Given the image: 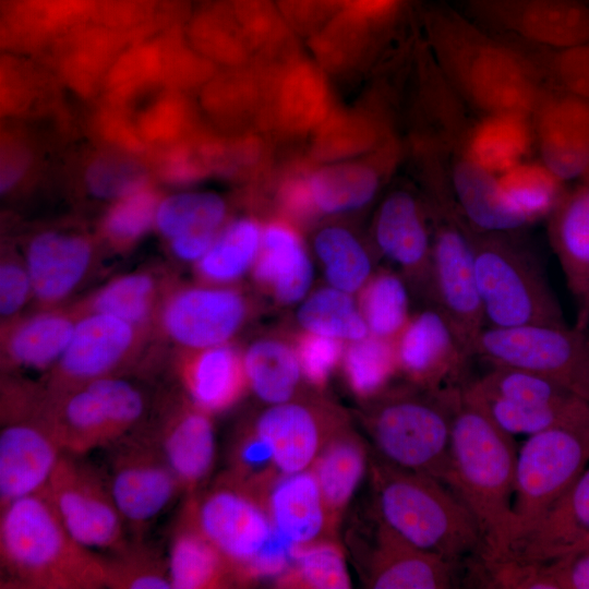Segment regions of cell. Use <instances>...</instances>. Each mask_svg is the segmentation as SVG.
I'll list each match as a JSON object with an SVG mask.
<instances>
[{
	"label": "cell",
	"instance_id": "cell-8",
	"mask_svg": "<svg viewBox=\"0 0 589 589\" xmlns=\"http://www.w3.org/2000/svg\"><path fill=\"white\" fill-rule=\"evenodd\" d=\"M588 465L589 414L528 437L517 455L513 543L533 526Z\"/></svg>",
	"mask_w": 589,
	"mask_h": 589
},
{
	"label": "cell",
	"instance_id": "cell-56",
	"mask_svg": "<svg viewBox=\"0 0 589 589\" xmlns=\"http://www.w3.org/2000/svg\"><path fill=\"white\" fill-rule=\"evenodd\" d=\"M552 589H589V552L545 562Z\"/></svg>",
	"mask_w": 589,
	"mask_h": 589
},
{
	"label": "cell",
	"instance_id": "cell-32",
	"mask_svg": "<svg viewBox=\"0 0 589 589\" xmlns=\"http://www.w3.org/2000/svg\"><path fill=\"white\" fill-rule=\"evenodd\" d=\"M254 276L271 286L281 302L291 303L303 297L312 281V265L293 230L279 224L263 230Z\"/></svg>",
	"mask_w": 589,
	"mask_h": 589
},
{
	"label": "cell",
	"instance_id": "cell-60",
	"mask_svg": "<svg viewBox=\"0 0 589 589\" xmlns=\"http://www.w3.org/2000/svg\"><path fill=\"white\" fill-rule=\"evenodd\" d=\"M588 317H589V303H588V306H587V310H586V313H585L584 317L580 318L578 322L587 323Z\"/></svg>",
	"mask_w": 589,
	"mask_h": 589
},
{
	"label": "cell",
	"instance_id": "cell-30",
	"mask_svg": "<svg viewBox=\"0 0 589 589\" xmlns=\"http://www.w3.org/2000/svg\"><path fill=\"white\" fill-rule=\"evenodd\" d=\"M75 322L63 312L47 311L7 325L1 337L2 365L51 370L67 349Z\"/></svg>",
	"mask_w": 589,
	"mask_h": 589
},
{
	"label": "cell",
	"instance_id": "cell-7",
	"mask_svg": "<svg viewBox=\"0 0 589 589\" xmlns=\"http://www.w3.org/2000/svg\"><path fill=\"white\" fill-rule=\"evenodd\" d=\"M473 356L492 366L538 374L589 401V332L585 323L485 326L476 338Z\"/></svg>",
	"mask_w": 589,
	"mask_h": 589
},
{
	"label": "cell",
	"instance_id": "cell-14",
	"mask_svg": "<svg viewBox=\"0 0 589 589\" xmlns=\"http://www.w3.org/2000/svg\"><path fill=\"white\" fill-rule=\"evenodd\" d=\"M482 26L544 48L589 44L587 0H468Z\"/></svg>",
	"mask_w": 589,
	"mask_h": 589
},
{
	"label": "cell",
	"instance_id": "cell-54",
	"mask_svg": "<svg viewBox=\"0 0 589 589\" xmlns=\"http://www.w3.org/2000/svg\"><path fill=\"white\" fill-rule=\"evenodd\" d=\"M296 546L274 528L266 544L243 570L239 585H251L266 577H280L291 566Z\"/></svg>",
	"mask_w": 589,
	"mask_h": 589
},
{
	"label": "cell",
	"instance_id": "cell-22",
	"mask_svg": "<svg viewBox=\"0 0 589 589\" xmlns=\"http://www.w3.org/2000/svg\"><path fill=\"white\" fill-rule=\"evenodd\" d=\"M94 254V243L84 233L46 230L35 235L25 251L33 296L46 305L65 299L87 275Z\"/></svg>",
	"mask_w": 589,
	"mask_h": 589
},
{
	"label": "cell",
	"instance_id": "cell-31",
	"mask_svg": "<svg viewBox=\"0 0 589 589\" xmlns=\"http://www.w3.org/2000/svg\"><path fill=\"white\" fill-rule=\"evenodd\" d=\"M167 564L172 589H213L235 585L227 562L199 529L185 505L170 540Z\"/></svg>",
	"mask_w": 589,
	"mask_h": 589
},
{
	"label": "cell",
	"instance_id": "cell-26",
	"mask_svg": "<svg viewBox=\"0 0 589 589\" xmlns=\"http://www.w3.org/2000/svg\"><path fill=\"white\" fill-rule=\"evenodd\" d=\"M548 237L582 318L589 303V177L564 192L551 209Z\"/></svg>",
	"mask_w": 589,
	"mask_h": 589
},
{
	"label": "cell",
	"instance_id": "cell-55",
	"mask_svg": "<svg viewBox=\"0 0 589 589\" xmlns=\"http://www.w3.org/2000/svg\"><path fill=\"white\" fill-rule=\"evenodd\" d=\"M33 296L32 281L25 263L4 257L0 266V314L9 318Z\"/></svg>",
	"mask_w": 589,
	"mask_h": 589
},
{
	"label": "cell",
	"instance_id": "cell-16",
	"mask_svg": "<svg viewBox=\"0 0 589 589\" xmlns=\"http://www.w3.org/2000/svg\"><path fill=\"white\" fill-rule=\"evenodd\" d=\"M345 412L326 404L289 400L271 405L252 422L280 474L311 468L324 445L348 425Z\"/></svg>",
	"mask_w": 589,
	"mask_h": 589
},
{
	"label": "cell",
	"instance_id": "cell-42",
	"mask_svg": "<svg viewBox=\"0 0 589 589\" xmlns=\"http://www.w3.org/2000/svg\"><path fill=\"white\" fill-rule=\"evenodd\" d=\"M314 245L334 288L349 293L369 281L370 257L349 231L339 227L325 228L315 237Z\"/></svg>",
	"mask_w": 589,
	"mask_h": 589
},
{
	"label": "cell",
	"instance_id": "cell-2",
	"mask_svg": "<svg viewBox=\"0 0 589 589\" xmlns=\"http://www.w3.org/2000/svg\"><path fill=\"white\" fill-rule=\"evenodd\" d=\"M430 26L450 83L467 100L486 113L534 117L552 88L509 38L449 8L434 10Z\"/></svg>",
	"mask_w": 589,
	"mask_h": 589
},
{
	"label": "cell",
	"instance_id": "cell-24",
	"mask_svg": "<svg viewBox=\"0 0 589 589\" xmlns=\"http://www.w3.org/2000/svg\"><path fill=\"white\" fill-rule=\"evenodd\" d=\"M273 527L297 545L333 539L337 524L311 468L279 474L260 495Z\"/></svg>",
	"mask_w": 589,
	"mask_h": 589
},
{
	"label": "cell",
	"instance_id": "cell-10",
	"mask_svg": "<svg viewBox=\"0 0 589 589\" xmlns=\"http://www.w3.org/2000/svg\"><path fill=\"white\" fill-rule=\"evenodd\" d=\"M194 522L227 562L235 585L268 541L274 527L263 503L229 473L202 496L189 495Z\"/></svg>",
	"mask_w": 589,
	"mask_h": 589
},
{
	"label": "cell",
	"instance_id": "cell-13",
	"mask_svg": "<svg viewBox=\"0 0 589 589\" xmlns=\"http://www.w3.org/2000/svg\"><path fill=\"white\" fill-rule=\"evenodd\" d=\"M432 240V288L438 308L471 348L484 328L469 228L457 208L444 203Z\"/></svg>",
	"mask_w": 589,
	"mask_h": 589
},
{
	"label": "cell",
	"instance_id": "cell-11",
	"mask_svg": "<svg viewBox=\"0 0 589 589\" xmlns=\"http://www.w3.org/2000/svg\"><path fill=\"white\" fill-rule=\"evenodd\" d=\"M109 486L118 509L134 534L182 491L154 432L131 431L110 444Z\"/></svg>",
	"mask_w": 589,
	"mask_h": 589
},
{
	"label": "cell",
	"instance_id": "cell-5",
	"mask_svg": "<svg viewBox=\"0 0 589 589\" xmlns=\"http://www.w3.org/2000/svg\"><path fill=\"white\" fill-rule=\"evenodd\" d=\"M468 228L485 326L508 328L566 323L539 262L518 241L517 232Z\"/></svg>",
	"mask_w": 589,
	"mask_h": 589
},
{
	"label": "cell",
	"instance_id": "cell-21",
	"mask_svg": "<svg viewBox=\"0 0 589 589\" xmlns=\"http://www.w3.org/2000/svg\"><path fill=\"white\" fill-rule=\"evenodd\" d=\"M63 453L53 435L38 422L1 423L0 509L44 489Z\"/></svg>",
	"mask_w": 589,
	"mask_h": 589
},
{
	"label": "cell",
	"instance_id": "cell-58",
	"mask_svg": "<svg viewBox=\"0 0 589 589\" xmlns=\"http://www.w3.org/2000/svg\"><path fill=\"white\" fill-rule=\"evenodd\" d=\"M219 232H199L168 240L171 252L179 260L199 262L209 250Z\"/></svg>",
	"mask_w": 589,
	"mask_h": 589
},
{
	"label": "cell",
	"instance_id": "cell-18",
	"mask_svg": "<svg viewBox=\"0 0 589 589\" xmlns=\"http://www.w3.org/2000/svg\"><path fill=\"white\" fill-rule=\"evenodd\" d=\"M397 366L430 389L458 377L472 351L457 327L440 309L408 321L394 344Z\"/></svg>",
	"mask_w": 589,
	"mask_h": 589
},
{
	"label": "cell",
	"instance_id": "cell-38",
	"mask_svg": "<svg viewBox=\"0 0 589 589\" xmlns=\"http://www.w3.org/2000/svg\"><path fill=\"white\" fill-rule=\"evenodd\" d=\"M377 185L374 170L360 165L325 168L306 181L313 208L324 213H339L366 204Z\"/></svg>",
	"mask_w": 589,
	"mask_h": 589
},
{
	"label": "cell",
	"instance_id": "cell-29",
	"mask_svg": "<svg viewBox=\"0 0 589 589\" xmlns=\"http://www.w3.org/2000/svg\"><path fill=\"white\" fill-rule=\"evenodd\" d=\"M380 251L409 273L426 272L432 279V241L416 200L407 192L392 193L375 224Z\"/></svg>",
	"mask_w": 589,
	"mask_h": 589
},
{
	"label": "cell",
	"instance_id": "cell-35",
	"mask_svg": "<svg viewBox=\"0 0 589 589\" xmlns=\"http://www.w3.org/2000/svg\"><path fill=\"white\" fill-rule=\"evenodd\" d=\"M529 119L517 113H486L469 133L465 154L492 172L510 169L531 144Z\"/></svg>",
	"mask_w": 589,
	"mask_h": 589
},
{
	"label": "cell",
	"instance_id": "cell-6",
	"mask_svg": "<svg viewBox=\"0 0 589 589\" xmlns=\"http://www.w3.org/2000/svg\"><path fill=\"white\" fill-rule=\"evenodd\" d=\"M460 387L426 395L398 393L373 404L360 420L378 455L446 485L450 468L452 424Z\"/></svg>",
	"mask_w": 589,
	"mask_h": 589
},
{
	"label": "cell",
	"instance_id": "cell-23",
	"mask_svg": "<svg viewBox=\"0 0 589 589\" xmlns=\"http://www.w3.org/2000/svg\"><path fill=\"white\" fill-rule=\"evenodd\" d=\"M588 534L589 465L533 526L512 544L505 560L524 564L550 562L563 556Z\"/></svg>",
	"mask_w": 589,
	"mask_h": 589
},
{
	"label": "cell",
	"instance_id": "cell-17",
	"mask_svg": "<svg viewBox=\"0 0 589 589\" xmlns=\"http://www.w3.org/2000/svg\"><path fill=\"white\" fill-rule=\"evenodd\" d=\"M244 315L245 303L239 292L228 288L189 287L167 297L160 324L171 341L192 351L227 344Z\"/></svg>",
	"mask_w": 589,
	"mask_h": 589
},
{
	"label": "cell",
	"instance_id": "cell-1",
	"mask_svg": "<svg viewBox=\"0 0 589 589\" xmlns=\"http://www.w3.org/2000/svg\"><path fill=\"white\" fill-rule=\"evenodd\" d=\"M517 455L513 435L464 387L455 407L446 485L477 520L483 564L508 556L514 540L513 497Z\"/></svg>",
	"mask_w": 589,
	"mask_h": 589
},
{
	"label": "cell",
	"instance_id": "cell-43",
	"mask_svg": "<svg viewBox=\"0 0 589 589\" xmlns=\"http://www.w3.org/2000/svg\"><path fill=\"white\" fill-rule=\"evenodd\" d=\"M466 387L483 398L529 405L560 402L577 396L543 376L501 365H493L488 373Z\"/></svg>",
	"mask_w": 589,
	"mask_h": 589
},
{
	"label": "cell",
	"instance_id": "cell-46",
	"mask_svg": "<svg viewBox=\"0 0 589 589\" xmlns=\"http://www.w3.org/2000/svg\"><path fill=\"white\" fill-rule=\"evenodd\" d=\"M156 298L152 275L132 273L112 279L88 303L89 311L113 315L143 329L149 321Z\"/></svg>",
	"mask_w": 589,
	"mask_h": 589
},
{
	"label": "cell",
	"instance_id": "cell-45",
	"mask_svg": "<svg viewBox=\"0 0 589 589\" xmlns=\"http://www.w3.org/2000/svg\"><path fill=\"white\" fill-rule=\"evenodd\" d=\"M408 291L404 281L390 273H382L364 287L362 315L370 334L383 339L396 338L408 323Z\"/></svg>",
	"mask_w": 589,
	"mask_h": 589
},
{
	"label": "cell",
	"instance_id": "cell-12",
	"mask_svg": "<svg viewBox=\"0 0 589 589\" xmlns=\"http://www.w3.org/2000/svg\"><path fill=\"white\" fill-rule=\"evenodd\" d=\"M372 539L349 532L352 558L372 589H446L454 587L455 562L410 543L374 516Z\"/></svg>",
	"mask_w": 589,
	"mask_h": 589
},
{
	"label": "cell",
	"instance_id": "cell-53",
	"mask_svg": "<svg viewBox=\"0 0 589 589\" xmlns=\"http://www.w3.org/2000/svg\"><path fill=\"white\" fill-rule=\"evenodd\" d=\"M302 375L314 385H323L332 370L338 363L341 353V340L308 333L298 344Z\"/></svg>",
	"mask_w": 589,
	"mask_h": 589
},
{
	"label": "cell",
	"instance_id": "cell-47",
	"mask_svg": "<svg viewBox=\"0 0 589 589\" xmlns=\"http://www.w3.org/2000/svg\"><path fill=\"white\" fill-rule=\"evenodd\" d=\"M106 587L112 589H172L168 564L141 541L104 557Z\"/></svg>",
	"mask_w": 589,
	"mask_h": 589
},
{
	"label": "cell",
	"instance_id": "cell-34",
	"mask_svg": "<svg viewBox=\"0 0 589 589\" xmlns=\"http://www.w3.org/2000/svg\"><path fill=\"white\" fill-rule=\"evenodd\" d=\"M247 384L271 405L293 399L302 374L296 350L278 340L253 342L242 356Z\"/></svg>",
	"mask_w": 589,
	"mask_h": 589
},
{
	"label": "cell",
	"instance_id": "cell-50",
	"mask_svg": "<svg viewBox=\"0 0 589 589\" xmlns=\"http://www.w3.org/2000/svg\"><path fill=\"white\" fill-rule=\"evenodd\" d=\"M158 203L147 185L119 197L104 218V236L116 247L134 243L155 225Z\"/></svg>",
	"mask_w": 589,
	"mask_h": 589
},
{
	"label": "cell",
	"instance_id": "cell-40",
	"mask_svg": "<svg viewBox=\"0 0 589 589\" xmlns=\"http://www.w3.org/2000/svg\"><path fill=\"white\" fill-rule=\"evenodd\" d=\"M283 588L348 589L351 580L342 549L333 539L297 545L291 566L276 582Z\"/></svg>",
	"mask_w": 589,
	"mask_h": 589
},
{
	"label": "cell",
	"instance_id": "cell-33",
	"mask_svg": "<svg viewBox=\"0 0 589 589\" xmlns=\"http://www.w3.org/2000/svg\"><path fill=\"white\" fill-rule=\"evenodd\" d=\"M369 462L362 440L347 425L324 445L312 464L311 470L337 525Z\"/></svg>",
	"mask_w": 589,
	"mask_h": 589
},
{
	"label": "cell",
	"instance_id": "cell-51",
	"mask_svg": "<svg viewBox=\"0 0 589 589\" xmlns=\"http://www.w3.org/2000/svg\"><path fill=\"white\" fill-rule=\"evenodd\" d=\"M87 383L104 404L112 443L140 424L145 412V401L135 386L116 375L96 378Z\"/></svg>",
	"mask_w": 589,
	"mask_h": 589
},
{
	"label": "cell",
	"instance_id": "cell-15",
	"mask_svg": "<svg viewBox=\"0 0 589 589\" xmlns=\"http://www.w3.org/2000/svg\"><path fill=\"white\" fill-rule=\"evenodd\" d=\"M141 328L110 314L88 311L76 320L71 340L49 370L46 388L59 392L115 375L135 356Z\"/></svg>",
	"mask_w": 589,
	"mask_h": 589
},
{
	"label": "cell",
	"instance_id": "cell-41",
	"mask_svg": "<svg viewBox=\"0 0 589 589\" xmlns=\"http://www.w3.org/2000/svg\"><path fill=\"white\" fill-rule=\"evenodd\" d=\"M509 39L549 87L589 101V44L544 48L513 37Z\"/></svg>",
	"mask_w": 589,
	"mask_h": 589
},
{
	"label": "cell",
	"instance_id": "cell-49",
	"mask_svg": "<svg viewBox=\"0 0 589 589\" xmlns=\"http://www.w3.org/2000/svg\"><path fill=\"white\" fill-rule=\"evenodd\" d=\"M498 180L506 203L529 219L550 213L564 193L560 189L563 181L543 164L514 166Z\"/></svg>",
	"mask_w": 589,
	"mask_h": 589
},
{
	"label": "cell",
	"instance_id": "cell-27",
	"mask_svg": "<svg viewBox=\"0 0 589 589\" xmlns=\"http://www.w3.org/2000/svg\"><path fill=\"white\" fill-rule=\"evenodd\" d=\"M450 196L476 231L518 232L530 219L505 201L500 180L465 153L450 167Z\"/></svg>",
	"mask_w": 589,
	"mask_h": 589
},
{
	"label": "cell",
	"instance_id": "cell-39",
	"mask_svg": "<svg viewBox=\"0 0 589 589\" xmlns=\"http://www.w3.org/2000/svg\"><path fill=\"white\" fill-rule=\"evenodd\" d=\"M298 320L309 333L357 341L370 335L365 320L348 292L325 288L314 292L299 309Z\"/></svg>",
	"mask_w": 589,
	"mask_h": 589
},
{
	"label": "cell",
	"instance_id": "cell-37",
	"mask_svg": "<svg viewBox=\"0 0 589 589\" xmlns=\"http://www.w3.org/2000/svg\"><path fill=\"white\" fill-rule=\"evenodd\" d=\"M261 243L262 232L255 221L237 220L219 232L197 262V271L206 280L230 283L242 276L256 261Z\"/></svg>",
	"mask_w": 589,
	"mask_h": 589
},
{
	"label": "cell",
	"instance_id": "cell-36",
	"mask_svg": "<svg viewBox=\"0 0 589 589\" xmlns=\"http://www.w3.org/2000/svg\"><path fill=\"white\" fill-rule=\"evenodd\" d=\"M464 388L479 400L492 420L510 435L525 434L530 436L589 414V401L578 396L560 402L529 405L498 398H483L467 387Z\"/></svg>",
	"mask_w": 589,
	"mask_h": 589
},
{
	"label": "cell",
	"instance_id": "cell-44",
	"mask_svg": "<svg viewBox=\"0 0 589 589\" xmlns=\"http://www.w3.org/2000/svg\"><path fill=\"white\" fill-rule=\"evenodd\" d=\"M223 200L213 193H180L159 201L155 226L167 240L199 232H219Z\"/></svg>",
	"mask_w": 589,
	"mask_h": 589
},
{
	"label": "cell",
	"instance_id": "cell-48",
	"mask_svg": "<svg viewBox=\"0 0 589 589\" xmlns=\"http://www.w3.org/2000/svg\"><path fill=\"white\" fill-rule=\"evenodd\" d=\"M396 366L394 344L373 335L352 341L344 356L347 381L362 397L378 393Z\"/></svg>",
	"mask_w": 589,
	"mask_h": 589
},
{
	"label": "cell",
	"instance_id": "cell-20",
	"mask_svg": "<svg viewBox=\"0 0 589 589\" xmlns=\"http://www.w3.org/2000/svg\"><path fill=\"white\" fill-rule=\"evenodd\" d=\"M153 432L181 490L195 494L215 460L212 414L189 398L177 400L166 405Z\"/></svg>",
	"mask_w": 589,
	"mask_h": 589
},
{
	"label": "cell",
	"instance_id": "cell-28",
	"mask_svg": "<svg viewBox=\"0 0 589 589\" xmlns=\"http://www.w3.org/2000/svg\"><path fill=\"white\" fill-rule=\"evenodd\" d=\"M181 376L188 398L212 416L231 407L247 384L242 356L228 344L187 351Z\"/></svg>",
	"mask_w": 589,
	"mask_h": 589
},
{
	"label": "cell",
	"instance_id": "cell-25",
	"mask_svg": "<svg viewBox=\"0 0 589 589\" xmlns=\"http://www.w3.org/2000/svg\"><path fill=\"white\" fill-rule=\"evenodd\" d=\"M36 421L64 453L83 456L112 443L104 404L88 383L59 392L43 387Z\"/></svg>",
	"mask_w": 589,
	"mask_h": 589
},
{
	"label": "cell",
	"instance_id": "cell-52",
	"mask_svg": "<svg viewBox=\"0 0 589 589\" xmlns=\"http://www.w3.org/2000/svg\"><path fill=\"white\" fill-rule=\"evenodd\" d=\"M92 192L105 197H121L146 185V173L137 163L107 157L91 165L86 176Z\"/></svg>",
	"mask_w": 589,
	"mask_h": 589
},
{
	"label": "cell",
	"instance_id": "cell-19",
	"mask_svg": "<svg viewBox=\"0 0 589 589\" xmlns=\"http://www.w3.org/2000/svg\"><path fill=\"white\" fill-rule=\"evenodd\" d=\"M533 118L542 164L562 181L589 177V101L552 88Z\"/></svg>",
	"mask_w": 589,
	"mask_h": 589
},
{
	"label": "cell",
	"instance_id": "cell-9",
	"mask_svg": "<svg viewBox=\"0 0 589 589\" xmlns=\"http://www.w3.org/2000/svg\"><path fill=\"white\" fill-rule=\"evenodd\" d=\"M43 490L81 544L117 552L129 543L108 479L82 456L63 453Z\"/></svg>",
	"mask_w": 589,
	"mask_h": 589
},
{
	"label": "cell",
	"instance_id": "cell-59",
	"mask_svg": "<svg viewBox=\"0 0 589 589\" xmlns=\"http://www.w3.org/2000/svg\"><path fill=\"white\" fill-rule=\"evenodd\" d=\"M589 552V534L574 544L564 555ZM563 555V556H564ZM562 557V556H561ZM560 558V557H558Z\"/></svg>",
	"mask_w": 589,
	"mask_h": 589
},
{
	"label": "cell",
	"instance_id": "cell-57",
	"mask_svg": "<svg viewBox=\"0 0 589 589\" xmlns=\"http://www.w3.org/2000/svg\"><path fill=\"white\" fill-rule=\"evenodd\" d=\"M348 16L357 20H384L392 16L402 0H333Z\"/></svg>",
	"mask_w": 589,
	"mask_h": 589
},
{
	"label": "cell",
	"instance_id": "cell-4",
	"mask_svg": "<svg viewBox=\"0 0 589 589\" xmlns=\"http://www.w3.org/2000/svg\"><path fill=\"white\" fill-rule=\"evenodd\" d=\"M375 516L416 546L452 562L483 549L476 518L440 480L398 467L381 456L370 460Z\"/></svg>",
	"mask_w": 589,
	"mask_h": 589
},
{
	"label": "cell",
	"instance_id": "cell-3",
	"mask_svg": "<svg viewBox=\"0 0 589 589\" xmlns=\"http://www.w3.org/2000/svg\"><path fill=\"white\" fill-rule=\"evenodd\" d=\"M1 588L99 589L104 557L67 530L44 490L1 508Z\"/></svg>",
	"mask_w": 589,
	"mask_h": 589
}]
</instances>
